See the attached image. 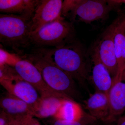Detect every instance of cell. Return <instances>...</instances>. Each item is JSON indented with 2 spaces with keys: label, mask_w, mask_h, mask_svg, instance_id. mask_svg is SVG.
<instances>
[{
  "label": "cell",
  "mask_w": 125,
  "mask_h": 125,
  "mask_svg": "<svg viewBox=\"0 0 125 125\" xmlns=\"http://www.w3.org/2000/svg\"><path fill=\"white\" fill-rule=\"evenodd\" d=\"M73 30L71 23L65 20L61 15L37 31L30 33V43L39 48L60 46L66 44Z\"/></svg>",
  "instance_id": "obj_4"
},
{
  "label": "cell",
  "mask_w": 125,
  "mask_h": 125,
  "mask_svg": "<svg viewBox=\"0 0 125 125\" xmlns=\"http://www.w3.org/2000/svg\"><path fill=\"white\" fill-rule=\"evenodd\" d=\"M66 98L55 96H41L33 107V116L40 118L54 117Z\"/></svg>",
  "instance_id": "obj_16"
},
{
  "label": "cell",
  "mask_w": 125,
  "mask_h": 125,
  "mask_svg": "<svg viewBox=\"0 0 125 125\" xmlns=\"http://www.w3.org/2000/svg\"><path fill=\"white\" fill-rule=\"evenodd\" d=\"M9 125H25L21 120V119L19 118H13L12 119Z\"/></svg>",
  "instance_id": "obj_24"
},
{
  "label": "cell",
  "mask_w": 125,
  "mask_h": 125,
  "mask_svg": "<svg viewBox=\"0 0 125 125\" xmlns=\"http://www.w3.org/2000/svg\"><path fill=\"white\" fill-rule=\"evenodd\" d=\"M34 53L55 65L80 83L88 79V63L80 48L75 45L66 44L52 48H39Z\"/></svg>",
  "instance_id": "obj_1"
},
{
  "label": "cell",
  "mask_w": 125,
  "mask_h": 125,
  "mask_svg": "<svg viewBox=\"0 0 125 125\" xmlns=\"http://www.w3.org/2000/svg\"><path fill=\"white\" fill-rule=\"evenodd\" d=\"M0 106L1 111L13 118L27 115L33 116L32 106L9 93L1 98Z\"/></svg>",
  "instance_id": "obj_15"
},
{
  "label": "cell",
  "mask_w": 125,
  "mask_h": 125,
  "mask_svg": "<svg viewBox=\"0 0 125 125\" xmlns=\"http://www.w3.org/2000/svg\"><path fill=\"white\" fill-rule=\"evenodd\" d=\"M109 116L107 123L116 121L125 110V81L121 79H113L107 94Z\"/></svg>",
  "instance_id": "obj_10"
},
{
  "label": "cell",
  "mask_w": 125,
  "mask_h": 125,
  "mask_svg": "<svg viewBox=\"0 0 125 125\" xmlns=\"http://www.w3.org/2000/svg\"><path fill=\"white\" fill-rule=\"evenodd\" d=\"M14 68L21 78L31 84L37 90L40 96H55L69 98L56 93L48 87L38 69L28 59L21 58Z\"/></svg>",
  "instance_id": "obj_5"
},
{
  "label": "cell",
  "mask_w": 125,
  "mask_h": 125,
  "mask_svg": "<svg viewBox=\"0 0 125 125\" xmlns=\"http://www.w3.org/2000/svg\"><path fill=\"white\" fill-rule=\"evenodd\" d=\"M27 59L38 69L45 83L52 90L72 100L79 97L74 80L69 74L34 53Z\"/></svg>",
  "instance_id": "obj_3"
},
{
  "label": "cell",
  "mask_w": 125,
  "mask_h": 125,
  "mask_svg": "<svg viewBox=\"0 0 125 125\" xmlns=\"http://www.w3.org/2000/svg\"><path fill=\"white\" fill-rule=\"evenodd\" d=\"M79 0H65L63 1L61 15L66 16L71 13L77 4Z\"/></svg>",
  "instance_id": "obj_20"
},
{
  "label": "cell",
  "mask_w": 125,
  "mask_h": 125,
  "mask_svg": "<svg viewBox=\"0 0 125 125\" xmlns=\"http://www.w3.org/2000/svg\"><path fill=\"white\" fill-rule=\"evenodd\" d=\"M21 58L15 54L10 53L2 48L0 49V66L6 65L14 67Z\"/></svg>",
  "instance_id": "obj_19"
},
{
  "label": "cell",
  "mask_w": 125,
  "mask_h": 125,
  "mask_svg": "<svg viewBox=\"0 0 125 125\" xmlns=\"http://www.w3.org/2000/svg\"><path fill=\"white\" fill-rule=\"evenodd\" d=\"M84 103V107L90 115L97 120L108 123L110 112L107 94L96 91Z\"/></svg>",
  "instance_id": "obj_11"
},
{
  "label": "cell",
  "mask_w": 125,
  "mask_h": 125,
  "mask_svg": "<svg viewBox=\"0 0 125 125\" xmlns=\"http://www.w3.org/2000/svg\"><path fill=\"white\" fill-rule=\"evenodd\" d=\"M0 82L8 93L24 101L33 107L41 97L33 85L23 80L19 75L11 79L0 80Z\"/></svg>",
  "instance_id": "obj_9"
},
{
  "label": "cell",
  "mask_w": 125,
  "mask_h": 125,
  "mask_svg": "<svg viewBox=\"0 0 125 125\" xmlns=\"http://www.w3.org/2000/svg\"><path fill=\"white\" fill-rule=\"evenodd\" d=\"M97 120L88 113L80 120L74 121H66L54 118L52 125H94Z\"/></svg>",
  "instance_id": "obj_18"
},
{
  "label": "cell",
  "mask_w": 125,
  "mask_h": 125,
  "mask_svg": "<svg viewBox=\"0 0 125 125\" xmlns=\"http://www.w3.org/2000/svg\"><path fill=\"white\" fill-rule=\"evenodd\" d=\"M122 80L125 81V71H124V73H123V76H122Z\"/></svg>",
  "instance_id": "obj_26"
},
{
  "label": "cell",
  "mask_w": 125,
  "mask_h": 125,
  "mask_svg": "<svg viewBox=\"0 0 125 125\" xmlns=\"http://www.w3.org/2000/svg\"><path fill=\"white\" fill-rule=\"evenodd\" d=\"M92 58L93 66L91 78L94 85L96 91L107 94L113 84V78L94 51Z\"/></svg>",
  "instance_id": "obj_12"
},
{
  "label": "cell",
  "mask_w": 125,
  "mask_h": 125,
  "mask_svg": "<svg viewBox=\"0 0 125 125\" xmlns=\"http://www.w3.org/2000/svg\"><path fill=\"white\" fill-rule=\"evenodd\" d=\"M115 21L104 33L94 51L98 54L101 62L109 71L112 78L116 76L118 64L114 43Z\"/></svg>",
  "instance_id": "obj_6"
},
{
  "label": "cell",
  "mask_w": 125,
  "mask_h": 125,
  "mask_svg": "<svg viewBox=\"0 0 125 125\" xmlns=\"http://www.w3.org/2000/svg\"><path fill=\"white\" fill-rule=\"evenodd\" d=\"M25 125H42L37 120L30 115H27L20 118Z\"/></svg>",
  "instance_id": "obj_21"
},
{
  "label": "cell",
  "mask_w": 125,
  "mask_h": 125,
  "mask_svg": "<svg viewBox=\"0 0 125 125\" xmlns=\"http://www.w3.org/2000/svg\"><path fill=\"white\" fill-rule=\"evenodd\" d=\"M112 7L107 0H79L71 13L73 19L90 23L105 18Z\"/></svg>",
  "instance_id": "obj_7"
},
{
  "label": "cell",
  "mask_w": 125,
  "mask_h": 125,
  "mask_svg": "<svg viewBox=\"0 0 125 125\" xmlns=\"http://www.w3.org/2000/svg\"><path fill=\"white\" fill-rule=\"evenodd\" d=\"M116 121L115 125H125V115L120 117Z\"/></svg>",
  "instance_id": "obj_25"
},
{
  "label": "cell",
  "mask_w": 125,
  "mask_h": 125,
  "mask_svg": "<svg viewBox=\"0 0 125 125\" xmlns=\"http://www.w3.org/2000/svg\"><path fill=\"white\" fill-rule=\"evenodd\" d=\"M85 113L80 105L74 100L65 99L54 118L66 121H74L82 118Z\"/></svg>",
  "instance_id": "obj_17"
},
{
  "label": "cell",
  "mask_w": 125,
  "mask_h": 125,
  "mask_svg": "<svg viewBox=\"0 0 125 125\" xmlns=\"http://www.w3.org/2000/svg\"><path fill=\"white\" fill-rule=\"evenodd\" d=\"M13 118L6 114L4 112L1 111L0 114V125H9Z\"/></svg>",
  "instance_id": "obj_22"
},
{
  "label": "cell",
  "mask_w": 125,
  "mask_h": 125,
  "mask_svg": "<svg viewBox=\"0 0 125 125\" xmlns=\"http://www.w3.org/2000/svg\"><path fill=\"white\" fill-rule=\"evenodd\" d=\"M62 0H39L31 19V33L53 22L61 16Z\"/></svg>",
  "instance_id": "obj_8"
},
{
  "label": "cell",
  "mask_w": 125,
  "mask_h": 125,
  "mask_svg": "<svg viewBox=\"0 0 125 125\" xmlns=\"http://www.w3.org/2000/svg\"><path fill=\"white\" fill-rule=\"evenodd\" d=\"M31 19L13 14L0 15V42L18 53L31 45Z\"/></svg>",
  "instance_id": "obj_2"
},
{
  "label": "cell",
  "mask_w": 125,
  "mask_h": 125,
  "mask_svg": "<svg viewBox=\"0 0 125 125\" xmlns=\"http://www.w3.org/2000/svg\"><path fill=\"white\" fill-rule=\"evenodd\" d=\"M109 5L113 7L116 5L124 4H125V0H107Z\"/></svg>",
  "instance_id": "obj_23"
},
{
  "label": "cell",
  "mask_w": 125,
  "mask_h": 125,
  "mask_svg": "<svg viewBox=\"0 0 125 125\" xmlns=\"http://www.w3.org/2000/svg\"><path fill=\"white\" fill-rule=\"evenodd\" d=\"M39 0H0V11L2 14H13L31 19Z\"/></svg>",
  "instance_id": "obj_13"
},
{
  "label": "cell",
  "mask_w": 125,
  "mask_h": 125,
  "mask_svg": "<svg viewBox=\"0 0 125 125\" xmlns=\"http://www.w3.org/2000/svg\"><path fill=\"white\" fill-rule=\"evenodd\" d=\"M114 43L118 64L117 78H122L125 70V17L119 18L115 21Z\"/></svg>",
  "instance_id": "obj_14"
}]
</instances>
